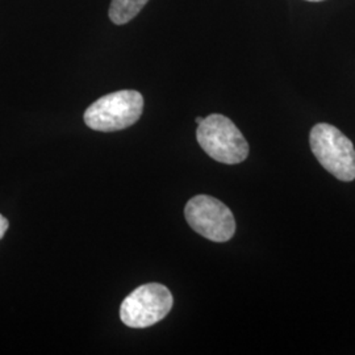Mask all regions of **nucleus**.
I'll use <instances>...</instances> for the list:
<instances>
[{
	"mask_svg": "<svg viewBox=\"0 0 355 355\" xmlns=\"http://www.w3.org/2000/svg\"><path fill=\"white\" fill-rule=\"evenodd\" d=\"M204 152L217 162L237 165L249 155V144L236 124L223 114H209L196 129Z\"/></svg>",
	"mask_w": 355,
	"mask_h": 355,
	"instance_id": "f257e3e1",
	"label": "nucleus"
},
{
	"mask_svg": "<svg viewBox=\"0 0 355 355\" xmlns=\"http://www.w3.org/2000/svg\"><path fill=\"white\" fill-rule=\"evenodd\" d=\"M309 144L320 165L343 182L355 179V148L340 129L327 123L312 128Z\"/></svg>",
	"mask_w": 355,
	"mask_h": 355,
	"instance_id": "f03ea898",
	"label": "nucleus"
},
{
	"mask_svg": "<svg viewBox=\"0 0 355 355\" xmlns=\"http://www.w3.org/2000/svg\"><path fill=\"white\" fill-rule=\"evenodd\" d=\"M144 111V98L139 91L121 89L92 103L85 112V123L98 132H116L132 127Z\"/></svg>",
	"mask_w": 355,
	"mask_h": 355,
	"instance_id": "7ed1b4c3",
	"label": "nucleus"
},
{
	"mask_svg": "<svg viewBox=\"0 0 355 355\" xmlns=\"http://www.w3.org/2000/svg\"><path fill=\"white\" fill-rule=\"evenodd\" d=\"M174 299L168 288L149 283L132 292L120 306L121 321L135 329H144L159 322L168 315Z\"/></svg>",
	"mask_w": 355,
	"mask_h": 355,
	"instance_id": "20e7f679",
	"label": "nucleus"
},
{
	"mask_svg": "<svg viewBox=\"0 0 355 355\" xmlns=\"http://www.w3.org/2000/svg\"><path fill=\"white\" fill-rule=\"evenodd\" d=\"M184 216L191 228L209 241L227 242L236 233V220L232 211L212 196L192 198L186 204Z\"/></svg>",
	"mask_w": 355,
	"mask_h": 355,
	"instance_id": "39448f33",
	"label": "nucleus"
},
{
	"mask_svg": "<svg viewBox=\"0 0 355 355\" xmlns=\"http://www.w3.org/2000/svg\"><path fill=\"white\" fill-rule=\"evenodd\" d=\"M149 0H112L110 19L116 26H124L132 21Z\"/></svg>",
	"mask_w": 355,
	"mask_h": 355,
	"instance_id": "423d86ee",
	"label": "nucleus"
},
{
	"mask_svg": "<svg viewBox=\"0 0 355 355\" xmlns=\"http://www.w3.org/2000/svg\"><path fill=\"white\" fill-rule=\"evenodd\" d=\"M8 227H10L8 220L4 216L0 215V240L4 237L6 232L8 230Z\"/></svg>",
	"mask_w": 355,
	"mask_h": 355,
	"instance_id": "0eeeda50",
	"label": "nucleus"
},
{
	"mask_svg": "<svg viewBox=\"0 0 355 355\" xmlns=\"http://www.w3.org/2000/svg\"><path fill=\"white\" fill-rule=\"evenodd\" d=\"M203 119H204V117H196V124H198V125H199V124H200V123H202V121H203Z\"/></svg>",
	"mask_w": 355,
	"mask_h": 355,
	"instance_id": "6e6552de",
	"label": "nucleus"
},
{
	"mask_svg": "<svg viewBox=\"0 0 355 355\" xmlns=\"http://www.w3.org/2000/svg\"><path fill=\"white\" fill-rule=\"evenodd\" d=\"M306 1H322V0H306Z\"/></svg>",
	"mask_w": 355,
	"mask_h": 355,
	"instance_id": "1a4fd4ad",
	"label": "nucleus"
}]
</instances>
